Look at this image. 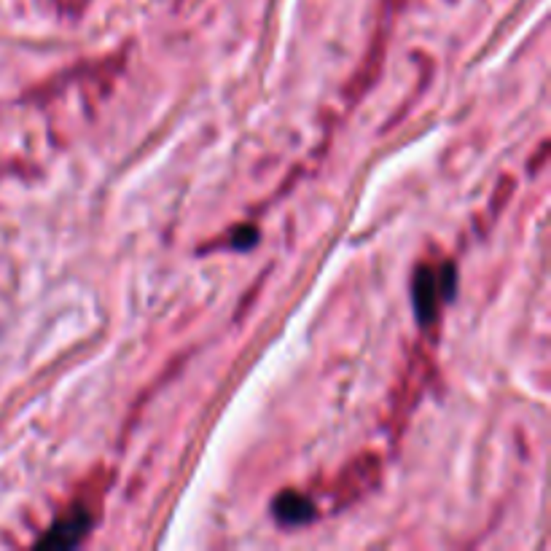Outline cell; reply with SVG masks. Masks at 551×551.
Masks as SVG:
<instances>
[{"instance_id":"cell-2","label":"cell","mask_w":551,"mask_h":551,"mask_svg":"<svg viewBox=\"0 0 551 551\" xmlns=\"http://www.w3.org/2000/svg\"><path fill=\"white\" fill-rule=\"evenodd\" d=\"M441 304L439 283H436V275L431 269L422 267L417 269V277H414V310H417V318L422 323H431L436 318V310Z\"/></svg>"},{"instance_id":"cell-5","label":"cell","mask_w":551,"mask_h":551,"mask_svg":"<svg viewBox=\"0 0 551 551\" xmlns=\"http://www.w3.org/2000/svg\"><path fill=\"white\" fill-rule=\"evenodd\" d=\"M441 272H444V275H441L436 283H439L441 302H444V299H452V293H455V267L447 264V269H441Z\"/></svg>"},{"instance_id":"cell-1","label":"cell","mask_w":551,"mask_h":551,"mask_svg":"<svg viewBox=\"0 0 551 551\" xmlns=\"http://www.w3.org/2000/svg\"><path fill=\"white\" fill-rule=\"evenodd\" d=\"M92 527V517H89L84 508H73L65 517L57 522V525L46 533V538H41V546H49V549H68V546H76L84 535L89 533Z\"/></svg>"},{"instance_id":"cell-4","label":"cell","mask_w":551,"mask_h":551,"mask_svg":"<svg viewBox=\"0 0 551 551\" xmlns=\"http://www.w3.org/2000/svg\"><path fill=\"white\" fill-rule=\"evenodd\" d=\"M275 514L277 519L283 522V525H304V522H310L315 517V508L304 495L299 492H280L275 500Z\"/></svg>"},{"instance_id":"cell-3","label":"cell","mask_w":551,"mask_h":551,"mask_svg":"<svg viewBox=\"0 0 551 551\" xmlns=\"http://www.w3.org/2000/svg\"><path fill=\"white\" fill-rule=\"evenodd\" d=\"M377 482V460L366 457L361 463H353L342 474V487H339V500L350 503V500L361 498L363 492L369 490L371 484Z\"/></svg>"}]
</instances>
